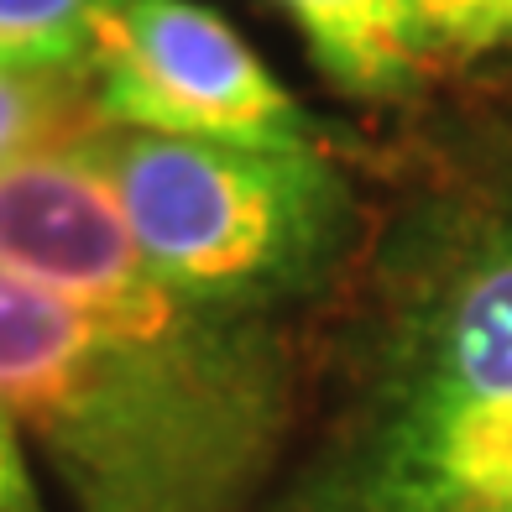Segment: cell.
<instances>
[{"mask_svg":"<svg viewBox=\"0 0 512 512\" xmlns=\"http://www.w3.org/2000/svg\"><path fill=\"white\" fill-rule=\"evenodd\" d=\"M251 512H512V126L382 236L330 413Z\"/></svg>","mask_w":512,"mask_h":512,"instance_id":"cell-1","label":"cell"},{"mask_svg":"<svg viewBox=\"0 0 512 512\" xmlns=\"http://www.w3.org/2000/svg\"><path fill=\"white\" fill-rule=\"evenodd\" d=\"M0 408L74 512H251L298 418L272 319L126 324L0 277Z\"/></svg>","mask_w":512,"mask_h":512,"instance_id":"cell-2","label":"cell"},{"mask_svg":"<svg viewBox=\"0 0 512 512\" xmlns=\"http://www.w3.org/2000/svg\"><path fill=\"white\" fill-rule=\"evenodd\" d=\"M89 162L183 304L272 319L319 298L356 251V194L324 147H236L100 126Z\"/></svg>","mask_w":512,"mask_h":512,"instance_id":"cell-3","label":"cell"},{"mask_svg":"<svg viewBox=\"0 0 512 512\" xmlns=\"http://www.w3.org/2000/svg\"><path fill=\"white\" fill-rule=\"evenodd\" d=\"M105 126L236 147H319L314 115L267 74L230 21L194 0H131L100 32Z\"/></svg>","mask_w":512,"mask_h":512,"instance_id":"cell-4","label":"cell"},{"mask_svg":"<svg viewBox=\"0 0 512 512\" xmlns=\"http://www.w3.org/2000/svg\"><path fill=\"white\" fill-rule=\"evenodd\" d=\"M84 142L0 168V277L126 324L199 314L147 267Z\"/></svg>","mask_w":512,"mask_h":512,"instance_id":"cell-5","label":"cell"},{"mask_svg":"<svg viewBox=\"0 0 512 512\" xmlns=\"http://www.w3.org/2000/svg\"><path fill=\"white\" fill-rule=\"evenodd\" d=\"M304 32L314 63L361 100H392L413 84L424 42L413 27V0H277Z\"/></svg>","mask_w":512,"mask_h":512,"instance_id":"cell-6","label":"cell"},{"mask_svg":"<svg viewBox=\"0 0 512 512\" xmlns=\"http://www.w3.org/2000/svg\"><path fill=\"white\" fill-rule=\"evenodd\" d=\"M95 74H37V68H0V168L48 147L95 136Z\"/></svg>","mask_w":512,"mask_h":512,"instance_id":"cell-7","label":"cell"},{"mask_svg":"<svg viewBox=\"0 0 512 512\" xmlns=\"http://www.w3.org/2000/svg\"><path fill=\"white\" fill-rule=\"evenodd\" d=\"M131 0H0V68L95 74L100 32Z\"/></svg>","mask_w":512,"mask_h":512,"instance_id":"cell-8","label":"cell"},{"mask_svg":"<svg viewBox=\"0 0 512 512\" xmlns=\"http://www.w3.org/2000/svg\"><path fill=\"white\" fill-rule=\"evenodd\" d=\"M424 53H492L502 48V0H413Z\"/></svg>","mask_w":512,"mask_h":512,"instance_id":"cell-9","label":"cell"},{"mask_svg":"<svg viewBox=\"0 0 512 512\" xmlns=\"http://www.w3.org/2000/svg\"><path fill=\"white\" fill-rule=\"evenodd\" d=\"M0 512H48L37 497V481L27 471V450H21L16 418L0 408Z\"/></svg>","mask_w":512,"mask_h":512,"instance_id":"cell-10","label":"cell"},{"mask_svg":"<svg viewBox=\"0 0 512 512\" xmlns=\"http://www.w3.org/2000/svg\"><path fill=\"white\" fill-rule=\"evenodd\" d=\"M512 42V0H502V48Z\"/></svg>","mask_w":512,"mask_h":512,"instance_id":"cell-11","label":"cell"}]
</instances>
